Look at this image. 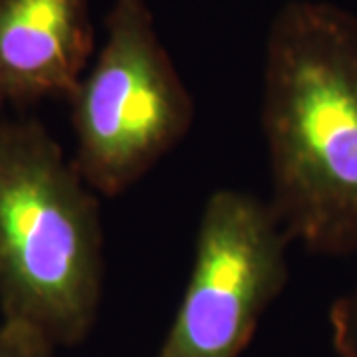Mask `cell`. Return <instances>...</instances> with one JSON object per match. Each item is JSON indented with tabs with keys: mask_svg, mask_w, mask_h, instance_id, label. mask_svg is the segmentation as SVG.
<instances>
[{
	"mask_svg": "<svg viewBox=\"0 0 357 357\" xmlns=\"http://www.w3.org/2000/svg\"><path fill=\"white\" fill-rule=\"evenodd\" d=\"M268 206L292 243L357 252V16L290 0L268 28L262 72Z\"/></svg>",
	"mask_w": 357,
	"mask_h": 357,
	"instance_id": "1",
	"label": "cell"
},
{
	"mask_svg": "<svg viewBox=\"0 0 357 357\" xmlns=\"http://www.w3.org/2000/svg\"><path fill=\"white\" fill-rule=\"evenodd\" d=\"M103 284L100 195L42 121L0 119V319L76 347Z\"/></svg>",
	"mask_w": 357,
	"mask_h": 357,
	"instance_id": "2",
	"label": "cell"
},
{
	"mask_svg": "<svg viewBox=\"0 0 357 357\" xmlns=\"http://www.w3.org/2000/svg\"><path fill=\"white\" fill-rule=\"evenodd\" d=\"M74 165L100 197L137 185L187 137L195 102L159 38L149 0H114L105 40L68 100Z\"/></svg>",
	"mask_w": 357,
	"mask_h": 357,
	"instance_id": "3",
	"label": "cell"
},
{
	"mask_svg": "<svg viewBox=\"0 0 357 357\" xmlns=\"http://www.w3.org/2000/svg\"><path fill=\"white\" fill-rule=\"evenodd\" d=\"M284 232L266 201L218 189L203 206L191 274L155 357H238L290 278Z\"/></svg>",
	"mask_w": 357,
	"mask_h": 357,
	"instance_id": "4",
	"label": "cell"
},
{
	"mask_svg": "<svg viewBox=\"0 0 357 357\" xmlns=\"http://www.w3.org/2000/svg\"><path fill=\"white\" fill-rule=\"evenodd\" d=\"M96 56L91 0H0V102L70 100Z\"/></svg>",
	"mask_w": 357,
	"mask_h": 357,
	"instance_id": "5",
	"label": "cell"
},
{
	"mask_svg": "<svg viewBox=\"0 0 357 357\" xmlns=\"http://www.w3.org/2000/svg\"><path fill=\"white\" fill-rule=\"evenodd\" d=\"M328 321L337 357H357V282L333 300Z\"/></svg>",
	"mask_w": 357,
	"mask_h": 357,
	"instance_id": "6",
	"label": "cell"
},
{
	"mask_svg": "<svg viewBox=\"0 0 357 357\" xmlns=\"http://www.w3.org/2000/svg\"><path fill=\"white\" fill-rule=\"evenodd\" d=\"M56 349L38 332L0 319V357H56Z\"/></svg>",
	"mask_w": 357,
	"mask_h": 357,
	"instance_id": "7",
	"label": "cell"
}]
</instances>
